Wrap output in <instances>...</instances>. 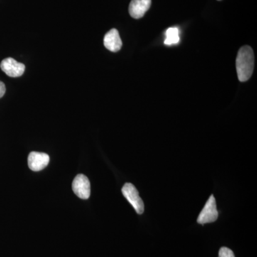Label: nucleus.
Instances as JSON below:
<instances>
[{"label": "nucleus", "mask_w": 257, "mask_h": 257, "mask_svg": "<svg viewBox=\"0 0 257 257\" xmlns=\"http://www.w3.org/2000/svg\"><path fill=\"white\" fill-rule=\"evenodd\" d=\"M236 67L240 82H246L250 79L254 67V55L251 47L243 46L240 49L236 57Z\"/></svg>", "instance_id": "nucleus-1"}, {"label": "nucleus", "mask_w": 257, "mask_h": 257, "mask_svg": "<svg viewBox=\"0 0 257 257\" xmlns=\"http://www.w3.org/2000/svg\"><path fill=\"white\" fill-rule=\"evenodd\" d=\"M121 192L137 213L139 214H143L145 211V204L136 187L133 184L126 183L121 189Z\"/></svg>", "instance_id": "nucleus-2"}, {"label": "nucleus", "mask_w": 257, "mask_h": 257, "mask_svg": "<svg viewBox=\"0 0 257 257\" xmlns=\"http://www.w3.org/2000/svg\"><path fill=\"white\" fill-rule=\"evenodd\" d=\"M218 216H219V213L216 209L215 198L214 195H211L198 216L197 222L200 224L214 222L217 219Z\"/></svg>", "instance_id": "nucleus-3"}, {"label": "nucleus", "mask_w": 257, "mask_h": 257, "mask_svg": "<svg viewBox=\"0 0 257 257\" xmlns=\"http://www.w3.org/2000/svg\"><path fill=\"white\" fill-rule=\"evenodd\" d=\"M72 189L74 194L80 199H89L91 194V186L89 179L84 175L76 176L72 182Z\"/></svg>", "instance_id": "nucleus-4"}, {"label": "nucleus", "mask_w": 257, "mask_h": 257, "mask_svg": "<svg viewBox=\"0 0 257 257\" xmlns=\"http://www.w3.org/2000/svg\"><path fill=\"white\" fill-rule=\"evenodd\" d=\"M0 68L10 77H21L25 71V64L18 62L12 57H8L2 61Z\"/></svg>", "instance_id": "nucleus-5"}, {"label": "nucleus", "mask_w": 257, "mask_h": 257, "mask_svg": "<svg viewBox=\"0 0 257 257\" xmlns=\"http://www.w3.org/2000/svg\"><path fill=\"white\" fill-rule=\"evenodd\" d=\"M49 162H50V157L47 154L32 152L29 155V168L34 172H39L44 170L48 165Z\"/></svg>", "instance_id": "nucleus-6"}, {"label": "nucleus", "mask_w": 257, "mask_h": 257, "mask_svg": "<svg viewBox=\"0 0 257 257\" xmlns=\"http://www.w3.org/2000/svg\"><path fill=\"white\" fill-rule=\"evenodd\" d=\"M152 0H132L128 7V13L132 18H143L151 7Z\"/></svg>", "instance_id": "nucleus-7"}, {"label": "nucleus", "mask_w": 257, "mask_h": 257, "mask_svg": "<svg viewBox=\"0 0 257 257\" xmlns=\"http://www.w3.org/2000/svg\"><path fill=\"white\" fill-rule=\"evenodd\" d=\"M104 45L111 52H116L121 50L122 42L117 30L111 29L106 34L104 37Z\"/></svg>", "instance_id": "nucleus-8"}, {"label": "nucleus", "mask_w": 257, "mask_h": 257, "mask_svg": "<svg viewBox=\"0 0 257 257\" xmlns=\"http://www.w3.org/2000/svg\"><path fill=\"white\" fill-rule=\"evenodd\" d=\"M165 44L167 46L171 45H177L180 42V37H179V30L175 27L167 29L165 32Z\"/></svg>", "instance_id": "nucleus-9"}, {"label": "nucleus", "mask_w": 257, "mask_h": 257, "mask_svg": "<svg viewBox=\"0 0 257 257\" xmlns=\"http://www.w3.org/2000/svg\"><path fill=\"white\" fill-rule=\"evenodd\" d=\"M219 257H235L234 252L227 247H221L219 251Z\"/></svg>", "instance_id": "nucleus-10"}, {"label": "nucleus", "mask_w": 257, "mask_h": 257, "mask_svg": "<svg viewBox=\"0 0 257 257\" xmlns=\"http://www.w3.org/2000/svg\"><path fill=\"white\" fill-rule=\"evenodd\" d=\"M5 92H6V87H5V84L4 83L0 81V99L5 95Z\"/></svg>", "instance_id": "nucleus-11"}]
</instances>
